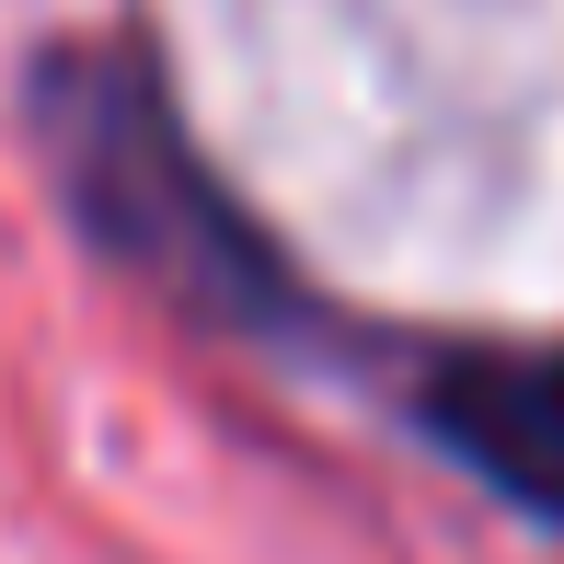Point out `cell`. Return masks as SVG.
<instances>
[{"mask_svg":"<svg viewBox=\"0 0 564 564\" xmlns=\"http://www.w3.org/2000/svg\"><path fill=\"white\" fill-rule=\"evenodd\" d=\"M426 426L507 507L564 530V357H449L426 380Z\"/></svg>","mask_w":564,"mask_h":564,"instance_id":"obj_1","label":"cell"}]
</instances>
